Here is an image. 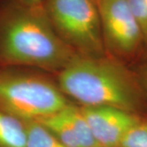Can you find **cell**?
Wrapping results in <instances>:
<instances>
[{
    "label": "cell",
    "mask_w": 147,
    "mask_h": 147,
    "mask_svg": "<svg viewBox=\"0 0 147 147\" xmlns=\"http://www.w3.org/2000/svg\"><path fill=\"white\" fill-rule=\"evenodd\" d=\"M70 103L47 73L30 68H0V109L21 120L42 119Z\"/></svg>",
    "instance_id": "obj_3"
},
{
    "label": "cell",
    "mask_w": 147,
    "mask_h": 147,
    "mask_svg": "<svg viewBox=\"0 0 147 147\" xmlns=\"http://www.w3.org/2000/svg\"><path fill=\"white\" fill-rule=\"evenodd\" d=\"M43 8L57 34L78 56L106 54L96 0H45Z\"/></svg>",
    "instance_id": "obj_4"
},
{
    "label": "cell",
    "mask_w": 147,
    "mask_h": 147,
    "mask_svg": "<svg viewBox=\"0 0 147 147\" xmlns=\"http://www.w3.org/2000/svg\"><path fill=\"white\" fill-rule=\"evenodd\" d=\"M27 147H66L38 121L26 122Z\"/></svg>",
    "instance_id": "obj_9"
},
{
    "label": "cell",
    "mask_w": 147,
    "mask_h": 147,
    "mask_svg": "<svg viewBox=\"0 0 147 147\" xmlns=\"http://www.w3.org/2000/svg\"><path fill=\"white\" fill-rule=\"evenodd\" d=\"M0 2H1V0H0Z\"/></svg>",
    "instance_id": "obj_15"
},
{
    "label": "cell",
    "mask_w": 147,
    "mask_h": 147,
    "mask_svg": "<svg viewBox=\"0 0 147 147\" xmlns=\"http://www.w3.org/2000/svg\"><path fill=\"white\" fill-rule=\"evenodd\" d=\"M106 54L129 65L143 57L146 38L127 0H96Z\"/></svg>",
    "instance_id": "obj_5"
},
{
    "label": "cell",
    "mask_w": 147,
    "mask_h": 147,
    "mask_svg": "<svg viewBox=\"0 0 147 147\" xmlns=\"http://www.w3.org/2000/svg\"><path fill=\"white\" fill-rule=\"evenodd\" d=\"M119 147H147V115L127 131Z\"/></svg>",
    "instance_id": "obj_10"
},
{
    "label": "cell",
    "mask_w": 147,
    "mask_h": 147,
    "mask_svg": "<svg viewBox=\"0 0 147 147\" xmlns=\"http://www.w3.org/2000/svg\"><path fill=\"white\" fill-rule=\"evenodd\" d=\"M147 57V42L146 43V47H145V52H144V55H143V59L144 58H146Z\"/></svg>",
    "instance_id": "obj_14"
},
{
    "label": "cell",
    "mask_w": 147,
    "mask_h": 147,
    "mask_svg": "<svg viewBox=\"0 0 147 147\" xmlns=\"http://www.w3.org/2000/svg\"><path fill=\"white\" fill-rule=\"evenodd\" d=\"M18 3L28 7H42L45 0H16Z\"/></svg>",
    "instance_id": "obj_13"
},
{
    "label": "cell",
    "mask_w": 147,
    "mask_h": 147,
    "mask_svg": "<svg viewBox=\"0 0 147 147\" xmlns=\"http://www.w3.org/2000/svg\"><path fill=\"white\" fill-rule=\"evenodd\" d=\"M133 70L147 100V57L144 58L142 62L133 69Z\"/></svg>",
    "instance_id": "obj_12"
},
{
    "label": "cell",
    "mask_w": 147,
    "mask_h": 147,
    "mask_svg": "<svg viewBox=\"0 0 147 147\" xmlns=\"http://www.w3.org/2000/svg\"><path fill=\"white\" fill-rule=\"evenodd\" d=\"M38 122L66 147H100L91 132L80 107L73 102Z\"/></svg>",
    "instance_id": "obj_7"
},
{
    "label": "cell",
    "mask_w": 147,
    "mask_h": 147,
    "mask_svg": "<svg viewBox=\"0 0 147 147\" xmlns=\"http://www.w3.org/2000/svg\"><path fill=\"white\" fill-rule=\"evenodd\" d=\"M0 147H27L26 122L1 109Z\"/></svg>",
    "instance_id": "obj_8"
},
{
    "label": "cell",
    "mask_w": 147,
    "mask_h": 147,
    "mask_svg": "<svg viewBox=\"0 0 147 147\" xmlns=\"http://www.w3.org/2000/svg\"><path fill=\"white\" fill-rule=\"evenodd\" d=\"M79 107L100 147H119L127 131L143 116L111 106Z\"/></svg>",
    "instance_id": "obj_6"
},
{
    "label": "cell",
    "mask_w": 147,
    "mask_h": 147,
    "mask_svg": "<svg viewBox=\"0 0 147 147\" xmlns=\"http://www.w3.org/2000/svg\"><path fill=\"white\" fill-rule=\"evenodd\" d=\"M77 56L53 30L43 6L1 0L0 68H30L56 74Z\"/></svg>",
    "instance_id": "obj_1"
},
{
    "label": "cell",
    "mask_w": 147,
    "mask_h": 147,
    "mask_svg": "<svg viewBox=\"0 0 147 147\" xmlns=\"http://www.w3.org/2000/svg\"><path fill=\"white\" fill-rule=\"evenodd\" d=\"M55 75L64 95L79 106H111L147 115V100L133 69L108 54L77 56Z\"/></svg>",
    "instance_id": "obj_2"
},
{
    "label": "cell",
    "mask_w": 147,
    "mask_h": 147,
    "mask_svg": "<svg viewBox=\"0 0 147 147\" xmlns=\"http://www.w3.org/2000/svg\"><path fill=\"white\" fill-rule=\"evenodd\" d=\"M147 42V0H127Z\"/></svg>",
    "instance_id": "obj_11"
}]
</instances>
